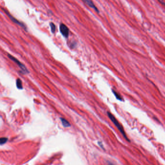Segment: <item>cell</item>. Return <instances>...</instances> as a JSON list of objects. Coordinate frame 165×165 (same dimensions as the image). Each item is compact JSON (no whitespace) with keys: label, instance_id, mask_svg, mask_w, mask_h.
I'll return each instance as SVG.
<instances>
[{"label":"cell","instance_id":"cell-8","mask_svg":"<svg viewBox=\"0 0 165 165\" xmlns=\"http://www.w3.org/2000/svg\"><path fill=\"white\" fill-rule=\"evenodd\" d=\"M49 25H50V27H51V32L53 34H54L55 32V31H56V25H55L54 23L53 22H51V23H49Z\"/></svg>","mask_w":165,"mask_h":165},{"label":"cell","instance_id":"cell-1","mask_svg":"<svg viewBox=\"0 0 165 165\" xmlns=\"http://www.w3.org/2000/svg\"><path fill=\"white\" fill-rule=\"evenodd\" d=\"M107 114L109 118L113 122V124H114V125L118 128V130H119V131L122 135V136L124 138V139L126 141H128V142H130V141L127 138L126 133H125V131L124 130V129L123 128L122 126L121 125V124H120L119 122H118V120L116 119V118L114 116H113V115L112 114V113L110 112H108Z\"/></svg>","mask_w":165,"mask_h":165},{"label":"cell","instance_id":"cell-4","mask_svg":"<svg viewBox=\"0 0 165 165\" xmlns=\"http://www.w3.org/2000/svg\"><path fill=\"white\" fill-rule=\"evenodd\" d=\"M60 31L62 34L66 38L69 37V30L67 26L64 23H61L60 25Z\"/></svg>","mask_w":165,"mask_h":165},{"label":"cell","instance_id":"cell-5","mask_svg":"<svg viewBox=\"0 0 165 165\" xmlns=\"http://www.w3.org/2000/svg\"><path fill=\"white\" fill-rule=\"evenodd\" d=\"M84 3L87 5L88 6H89L90 7L92 8L93 9L95 10V11L97 13L99 12V11L98 10L97 8L96 7V6L95 5V4L93 3V2L92 0H81Z\"/></svg>","mask_w":165,"mask_h":165},{"label":"cell","instance_id":"cell-7","mask_svg":"<svg viewBox=\"0 0 165 165\" xmlns=\"http://www.w3.org/2000/svg\"><path fill=\"white\" fill-rule=\"evenodd\" d=\"M16 85L18 89H23V86L22 84V81L20 78H18L16 81Z\"/></svg>","mask_w":165,"mask_h":165},{"label":"cell","instance_id":"cell-2","mask_svg":"<svg viewBox=\"0 0 165 165\" xmlns=\"http://www.w3.org/2000/svg\"><path fill=\"white\" fill-rule=\"evenodd\" d=\"M2 9L4 11V12L6 14V15L9 17V18L11 20V21H12L13 22H14V23H15L16 24L19 25V26L21 27L22 28H23L25 31H27V26H26V25L24 23L20 22V21H19V20H18L17 19L15 18L13 16L11 15V14L9 13V12H8L7 10H6V9L3 7L2 8Z\"/></svg>","mask_w":165,"mask_h":165},{"label":"cell","instance_id":"cell-6","mask_svg":"<svg viewBox=\"0 0 165 165\" xmlns=\"http://www.w3.org/2000/svg\"><path fill=\"white\" fill-rule=\"evenodd\" d=\"M61 119V121L62 123V124H63V126L65 127H70L71 124H69V122H68V121L66 120L64 118H60Z\"/></svg>","mask_w":165,"mask_h":165},{"label":"cell","instance_id":"cell-10","mask_svg":"<svg viewBox=\"0 0 165 165\" xmlns=\"http://www.w3.org/2000/svg\"><path fill=\"white\" fill-rule=\"evenodd\" d=\"M8 138H1L0 139V144L1 145H3L5 143L8 141Z\"/></svg>","mask_w":165,"mask_h":165},{"label":"cell","instance_id":"cell-3","mask_svg":"<svg viewBox=\"0 0 165 165\" xmlns=\"http://www.w3.org/2000/svg\"><path fill=\"white\" fill-rule=\"evenodd\" d=\"M7 56L10 60L15 62L18 66V67L20 68V69H21L20 72H22L21 73L22 74H25L29 73V71L28 70V69L26 68L24 64H22L20 61H18L17 59L15 58L14 56H13L12 55H10V54H8Z\"/></svg>","mask_w":165,"mask_h":165},{"label":"cell","instance_id":"cell-12","mask_svg":"<svg viewBox=\"0 0 165 165\" xmlns=\"http://www.w3.org/2000/svg\"><path fill=\"white\" fill-rule=\"evenodd\" d=\"M98 144H99V145H100V147H101V148H103L104 149V148H103V147H102V146L103 145H102V143H101H101H100V142H98Z\"/></svg>","mask_w":165,"mask_h":165},{"label":"cell","instance_id":"cell-11","mask_svg":"<svg viewBox=\"0 0 165 165\" xmlns=\"http://www.w3.org/2000/svg\"><path fill=\"white\" fill-rule=\"evenodd\" d=\"M158 1L161 3V4H162L163 5L165 6V2H164L163 0H158Z\"/></svg>","mask_w":165,"mask_h":165},{"label":"cell","instance_id":"cell-9","mask_svg":"<svg viewBox=\"0 0 165 165\" xmlns=\"http://www.w3.org/2000/svg\"><path fill=\"white\" fill-rule=\"evenodd\" d=\"M112 92H113L114 95L116 97V98H117V99L119 100H120V101H122V98L119 93H116V91H115L114 90H112Z\"/></svg>","mask_w":165,"mask_h":165}]
</instances>
